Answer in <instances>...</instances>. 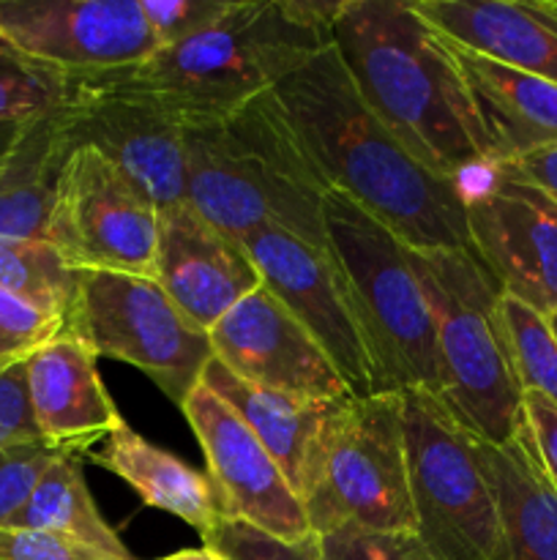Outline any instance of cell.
Listing matches in <instances>:
<instances>
[{
	"mask_svg": "<svg viewBox=\"0 0 557 560\" xmlns=\"http://www.w3.org/2000/svg\"><path fill=\"white\" fill-rule=\"evenodd\" d=\"M22 124H0V156L9 151V145L14 142L16 131H20Z\"/></svg>",
	"mask_w": 557,
	"mask_h": 560,
	"instance_id": "obj_39",
	"label": "cell"
},
{
	"mask_svg": "<svg viewBox=\"0 0 557 560\" xmlns=\"http://www.w3.org/2000/svg\"><path fill=\"white\" fill-rule=\"evenodd\" d=\"M325 249L347 290L371 361L375 394H440L437 339L410 246L358 202L331 189L322 202Z\"/></svg>",
	"mask_w": 557,
	"mask_h": 560,
	"instance_id": "obj_5",
	"label": "cell"
},
{
	"mask_svg": "<svg viewBox=\"0 0 557 560\" xmlns=\"http://www.w3.org/2000/svg\"><path fill=\"white\" fill-rule=\"evenodd\" d=\"M47 241L76 271L153 277L158 208L91 145H76L60 175Z\"/></svg>",
	"mask_w": 557,
	"mask_h": 560,
	"instance_id": "obj_11",
	"label": "cell"
},
{
	"mask_svg": "<svg viewBox=\"0 0 557 560\" xmlns=\"http://www.w3.org/2000/svg\"><path fill=\"white\" fill-rule=\"evenodd\" d=\"M446 44L495 162H517L557 145V82L508 69L448 38Z\"/></svg>",
	"mask_w": 557,
	"mask_h": 560,
	"instance_id": "obj_20",
	"label": "cell"
},
{
	"mask_svg": "<svg viewBox=\"0 0 557 560\" xmlns=\"http://www.w3.org/2000/svg\"><path fill=\"white\" fill-rule=\"evenodd\" d=\"M233 3L235 0H140L158 49L208 31L233 9Z\"/></svg>",
	"mask_w": 557,
	"mask_h": 560,
	"instance_id": "obj_32",
	"label": "cell"
},
{
	"mask_svg": "<svg viewBox=\"0 0 557 560\" xmlns=\"http://www.w3.org/2000/svg\"><path fill=\"white\" fill-rule=\"evenodd\" d=\"M328 191L331 184L273 91L186 126V200L229 238L278 228L325 249Z\"/></svg>",
	"mask_w": 557,
	"mask_h": 560,
	"instance_id": "obj_3",
	"label": "cell"
},
{
	"mask_svg": "<svg viewBox=\"0 0 557 560\" xmlns=\"http://www.w3.org/2000/svg\"><path fill=\"white\" fill-rule=\"evenodd\" d=\"M546 320H549V328H552V334H555V337H557V310L552 312V315H546Z\"/></svg>",
	"mask_w": 557,
	"mask_h": 560,
	"instance_id": "obj_41",
	"label": "cell"
},
{
	"mask_svg": "<svg viewBox=\"0 0 557 560\" xmlns=\"http://www.w3.org/2000/svg\"><path fill=\"white\" fill-rule=\"evenodd\" d=\"M300 501L317 539L344 528L413 534L402 394L349 399Z\"/></svg>",
	"mask_w": 557,
	"mask_h": 560,
	"instance_id": "obj_8",
	"label": "cell"
},
{
	"mask_svg": "<svg viewBox=\"0 0 557 560\" xmlns=\"http://www.w3.org/2000/svg\"><path fill=\"white\" fill-rule=\"evenodd\" d=\"M333 49L366 107L420 164L457 180L495 162L446 38L410 0H342Z\"/></svg>",
	"mask_w": 557,
	"mask_h": 560,
	"instance_id": "obj_2",
	"label": "cell"
},
{
	"mask_svg": "<svg viewBox=\"0 0 557 560\" xmlns=\"http://www.w3.org/2000/svg\"><path fill=\"white\" fill-rule=\"evenodd\" d=\"M475 443L500 512V560H557V490L524 424L506 446Z\"/></svg>",
	"mask_w": 557,
	"mask_h": 560,
	"instance_id": "obj_23",
	"label": "cell"
},
{
	"mask_svg": "<svg viewBox=\"0 0 557 560\" xmlns=\"http://www.w3.org/2000/svg\"><path fill=\"white\" fill-rule=\"evenodd\" d=\"M339 5L342 0H235L208 31L107 77L156 98L186 126L222 118L331 47Z\"/></svg>",
	"mask_w": 557,
	"mask_h": 560,
	"instance_id": "obj_4",
	"label": "cell"
},
{
	"mask_svg": "<svg viewBox=\"0 0 557 560\" xmlns=\"http://www.w3.org/2000/svg\"><path fill=\"white\" fill-rule=\"evenodd\" d=\"M66 102L76 145H91L134 180L156 208L186 200V124L156 98L109 80L69 77Z\"/></svg>",
	"mask_w": 557,
	"mask_h": 560,
	"instance_id": "obj_12",
	"label": "cell"
},
{
	"mask_svg": "<svg viewBox=\"0 0 557 560\" xmlns=\"http://www.w3.org/2000/svg\"><path fill=\"white\" fill-rule=\"evenodd\" d=\"M415 539L435 560H500L502 525L475 438L426 392L402 394Z\"/></svg>",
	"mask_w": 557,
	"mask_h": 560,
	"instance_id": "obj_7",
	"label": "cell"
},
{
	"mask_svg": "<svg viewBox=\"0 0 557 560\" xmlns=\"http://www.w3.org/2000/svg\"><path fill=\"white\" fill-rule=\"evenodd\" d=\"M9 525L11 528L52 530V534L96 547L118 560H140L131 556L123 539L98 512L96 501L87 490L85 459L76 454H63L44 470L36 490L31 492L22 512Z\"/></svg>",
	"mask_w": 557,
	"mask_h": 560,
	"instance_id": "obj_25",
	"label": "cell"
},
{
	"mask_svg": "<svg viewBox=\"0 0 557 560\" xmlns=\"http://www.w3.org/2000/svg\"><path fill=\"white\" fill-rule=\"evenodd\" d=\"M470 249L502 295L541 315L557 310V202L513 164L491 162L457 178Z\"/></svg>",
	"mask_w": 557,
	"mask_h": 560,
	"instance_id": "obj_10",
	"label": "cell"
},
{
	"mask_svg": "<svg viewBox=\"0 0 557 560\" xmlns=\"http://www.w3.org/2000/svg\"><path fill=\"white\" fill-rule=\"evenodd\" d=\"M71 80L16 52L0 38V124H22L63 107Z\"/></svg>",
	"mask_w": 557,
	"mask_h": 560,
	"instance_id": "obj_28",
	"label": "cell"
},
{
	"mask_svg": "<svg viewBox=\"0 0 557 560\" xmlns=\"http://www.w3.org/2000/svg\"><path fill=\"white\" fill-rule=\"evenodd\" d=\"M153 279L202 331H211L238 301L262 284L244 241L213 228L189 200L158 211Z\"/></svg>",
	"mask_w": 557,
	"mask_h": 560,
	"instance_id": "obj_17",
	"label": "cell"
},
{
	"mask_svg": "<svg viewBox=\"0 0 557 560\" xmlns=\"http://www.w3.org/2000/svg\"><path fill=\"white\" fill-rule=\"evenodd\" d=\"M63 107L22 120L0 156V238H47L60 175L76 148Z\"/></svg>",
	"mask_w": 557,
	"mask_h": 560,
	"instance_id": "obj_22",
	"label": "cell"
},
{
	"mask_svg": "<svg viewBox=\"0 0 557 560\" xmlns=\"http://www.w3.org/2000/svg\"><path fill=\"white\" fill-rule=\"evenodd\" d=\"M522 424L533 441L541 468L557 490V405L528 392L522 397Z\"/></svg>",
	"mask_w": 557,
	"mask_h": 560,
	"instance_id": "obj_36",
	"label": "cell"
},
{
	"mask_svg": "<svg viewBox=\"0 0 557 560\" xmlns=\"http://www.w3.org/2000/svg\"><path fill=\"white\" fill-rule=\"evenodd\" d=\"M508 164H513L530 184L538 186L541 191H546V195L557 202V145L535 151L530 153V156L517 159V162Z\"/></svg>",
	"mask_w": 557,
	"mask_h": 560,
	"instance_id": "obj_37",
	"label": "cell"
},
{
	"mask_svg": "<svg viewBox=\"0 0 557 560\" xmlns=\"http://www.w3.org/2000/svg\"><path fill=\"white\" fill-rule=\"evenodd\" d=\"M0 560H118L91 545L36 528H0Z\"/></svg>",
	"mask_w": 557,
	"mask_h": 560,
	"instance_id": "obj_34",
	"label": "cell"
},
{
	"mask_svg": "<svg viewBox=\"0 0 557 560\" xmlns=\"http://www.w3.org/2000/svg\"><path fill=\"white\" fill-rule=\"evenodd\" d=\"M320 560H435L415 534H371L344 528L320 536Z\"/></svg>",
	"mask_w": 557,
	"mask_h": 560,
	"instance_id": "obj_33",
	"label": "cell"
},
{
	"mask_svg": "<svg viewBox=\"0 0 557 560\" xmlns=\"http://www.w3.org/2000/svg\"><path fill=\"white\" fill-rule=\"evenodd\" d=\"M541 3H544V9L557 20V0H541Z\"/></svg>",
	"mask_w": 557,
	"mask_h": 560,
	"instance_id": "obj_40",
	"label": "cell"
},
{
	"mask_svg": "<svg viewBox=\"0 0 557 560\" xmlns=\"http://www.w3.org/2000/svg\"><path fill=\"white\" fill-rule=\"evenodd\" d=\"M208 337L213 359L240 381L320 402L353 397L317 339L262 284L238 301Z\"/></svg>",
	"mask_w": 557,
	"mask_h": 560,
	"instance_id": "obj_16",
	"label": "cell"
},
{
	"mask_svg": "<svg viewBox=\"0 0 557 560\" xmlns=\"http://www.w3.org/2000/svg\"><path fill=\"white\" fill-rule=\"evenodd\" d=\"M63 454L69 452L49 446L47 441L22 443L0 452V528L22 512L44 470Z\"/></svg>",
	"mask_w": 557,
	"mask_h": 560,
	"instance_id": "obj_30",
	"label": "cell"
},
{
	"mask_svg": "<svg viewBox=\"0 0 557 560\" xmlns=\"http://www.w3.org/2000/svg\"><path fill=\"white\" fill-rule=\"evenodd\" d=\"M36 441H42V432L27 399L25 364L11 366L0 375V452Z\"/></svg>",
	"mask_w": 557,
	"mask_h": 560,
	"instance_id": "obj_35",
	"label": "cell"
},
{
	"mask_svg": "<svg viewBox=\"0 0 557 560\" xmlns=\"http://www.w3.org/2000/svg\"><path fill=\"white\" fill-rule=\"evenodd\" d=\"M202 386L222 397L249 424V430L260 438L262 446L284 470L298 498H304V492L309 490L311 479L320 468L328 438H331L342 410L353 399L320 402V399L271 392V388L240 381L238 375L224 370L216 359L202 372Z\"/></svg>",
	"mask_w": 557,
	"mask_h": 560,
	"instance_id": "obj_19",
	"label": "cell"
},
{
	"mask_svg": "<svg viewBox=\"0 0 557 560\" xmlns=\"http://www.w3.org/2000/svg\"><path fill=\"white\" fill-rule=\"evenodd\" d=\"M85 459L123 479L151 509L183 520L202 539L222 520L208 476L189 468L175 454L153 446L129 424L115 430L104 446L93 448Z\"/></svg>",
	"mask_w": 557,
	"mask_h": 560,
	"instance_id": "obj_24",
	"label": "cell"
},
{
	"mask_svg": "<svg viewBox=\"0 0 557 560\" xmlns=\"http://www.w3.org/2000/svg\"><path fill=\"white\" fill-rule=\"evenodd\" d=\"M66 331V315L0 290V375Z\"/></svg>",
	"mask_w": 557,
	"mask_h": 560,
	"instance_id": "obj_29",
	"label": "cell"
},
{
	"mask_svg": "<svg viewBox=\"0 0 557 560\" xmlns=\"http://www.w3.org/2000/svg\"><path fill=\"white\" fill-rule=\"evenodd\" d=\"M25 381L33 419L49 446L85 459L126 424L98 375V355L71 334L25 361Z\"/></svg>",
	"mask_w": 557,
	"mask_h": 560,
	"instance_id": "obj_18",
	"label": "cell"
},
{
	"mask_svg": "<svg viewBox=\"0 0 557 560\" xmlns=\"http://www.w3.org/2000/svg\"><path fill=\"white\" fill-rule=\"evenodd\" d=\"M208 547L224 552L229 560H320V541L309 536L304 541H282L238 520H218L205 536Z\"/></svg>",
	"mask_w": 557,
	"mask_h": 560,
	"instance_id": "obj_31",
	"label": "cell"
},
{
	"mask_svg": "<svg viewBox=\"0 0 557 560\" xmlns=\"http://www.w3.org/2000/svg\"><path fill=\"white\" fill-rule=\"evenodd\" d=\"M331 189L358 202L410 249H470L459 184L420 164L355 91L342 58L322 49L273 88Z\"/></svg>",
	"mask_w": 557,
	"mask_h": 560,
	"instance_id": "obj_1",
	"label": "cell"
},
{
	"mask_svg": "<svg viewBox=\"0 0 557 560\" xmlns=\"http://www.w3.org/2000/svg\"><path fill=\"white\" fill-rule=\"evenodd\" d=\"M180 410L205 454L218 517L238 520L293 545L309 539L304 501L249 424L202 383Z\"/></svg>",
	"mask_w": 557,
	"mask_h": 560,
	"instance_id": "obj_14",
	"label": "cell"
},
{
	"mask_svg": "<svg viewBox=\"0 0 557 560\" xmlns=\"http://www.w3.org/2000/svg\"><path fill=\"white\" fill-rule=\"evenodd\" d=\"M0 38L66 77L134 69L158 49L140 0H0Z\"/></svg>",
	"mask_w": 557,
	"mask_h": 560,
	"instance_id": "obj_13",
	"label": "cell"
},
{
	"mask_svg": "<svg viewBox=\"0 0 557 560\" xmlns=\"http://www.w3.org/2000/svg\"><path fill=\"white\" fill-rule=\"evenodd\" d=\"M437 339V402L478 441L506 446L522 427V386L502 331V290L467 249H410Z\"/></svg>",
	"mask_w": 557,
	"mask_h": 560,
	"instance_id": "obj_6",
	"label": "cell"
},
{
	"mask_svg": "<svg viewBox=\"0 0 557 560\" xmlns=\"http://www.w3.org/2000/svg\"><path fill=\"white\" fill-rule=\"evenodd\" d=\"M66 334L98 359L126 361L145 372L178 408L213 361L208 331L191 323L153 277L80 271Z\"/></svg>",
	"mask_w": 557,
	"mask_h": 560,
	"instance_id": "obj_9",
	"label": "cell"
},
{
	"mask_svg": "<svg viewBox=\"0 0 557 560\" xmlns=\"http://www.w3.org/2000/svg\"><path fill=\"white\" fill-rule=\"evenodd\" d=\"M500 317L522 394H541L557 405V337L546 315L511 295H502Z\"/></svg>",
	"mask_w": 557,
	"mask_h": 560,
	"instance_id": "obj_27",
	"label": "cell"
},
{
	"mask_svg": "<svg viewBox=\"0 0 557 560\" xmlns=\"http://www.w3.org/2000/svg\"><path fill=\"white\" fill-rule=\"evenodd\" d=\"M440 36L486 60L557 82V20L544 3L410 0Z\"/></svg>",
	"mask_w": 557,
	"mask_h": 560,
	"instance_id": "obj_21",
	"label": "cell"
},
{
	"mask_svg": "<svg viewBox=\"0 0 557 560\" xmlns=\"http://www.w3.org/2000/svg\"><path fill=\"white\" fill-rule=\"evenodd\" d=\"M262 288L271 290L295 320L317 339L353 397L375 394L371 361L349 310L347 290L328 249L311 246L278 228L254 230L244 238Z\"/></svg>",
	"mask_w": 557,
	"mask_h": 560,
	"instance_id": "obj_15",
	"label": "cell"
},
{
	"mask_svg": "<svg viewBox=\"0 0 557 560\" xmlns=\"http://www.w3.org/2000/svg\"><path fill=\"white\" fill-rule=\"evenodd\" d=\"M158 560H229L224 552L213 550V547L202 545V547H189V550H180V552H173V556H164Z\"/></svg>",
	"mask_w": 557,
	"mask_h": 560,
	"instance_id": "obj_38",
	"label": "cell"
},
{
	"mask_svg": "<svg viewBox=\"0 0 557 560\" xmlns=\"http://www.w3.org/2000/svg\"><path fill=\"white\" fill-rule=\"evenodd\" d=\"M80 271L71 268L47 241L0 238V290L44 310L69 315Z\"/></svg>",
	"mask_w": 557,
	"mask_h": 560,
	"instance_id": "obj_26",
	"label": "cell"
}]
</instances>
